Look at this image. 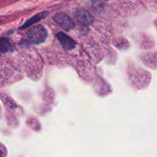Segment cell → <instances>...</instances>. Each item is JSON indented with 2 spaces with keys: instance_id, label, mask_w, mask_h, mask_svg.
Returning a JSON list of instances; mask_svg holds the SVG:
<instances>
[{
  "instance_id": "1",
  "label": "cell",
  "mask_w": 157,
  "mask_h": 157,
  "mask_svg": "<svg viewBox=\"0 0 157 157\" xmlns=\"http://www.w3.org/2000/svg\"><path fill=\"white\" fill-rule=\"evenodd\" d=\"M47 37L46 30L42 25H35L28 32V38L33 44L42 43Z\"/></svg>"
},
{
  "instance_id": "2",
  "label": "cell",
  "mask_w": 157,
  "mask_h": 157,
  "mask_svg": "<svg viewBox=\"0 0 157 157\" xmlns=\"http://www.w3.org/2000/svg\"><path fill=\"white\" fill-rule=\"evenodd\" d=\"M54 19L58 25H59L64 30L69 31L75 26L74 21L64 13H57L54 16Z\"/></svg>"
},
{
  "instance_id": "3",
  "label": "cell",
  "mask_w": 157,
  "mask_h": 157,
  "mask_svg": "<svg viewBox=\"0 0 157 157\" xmlns=\"http://www.w3.org/2000/svg\"><path fill=\"white\" fill-rule=\"evenodd\" d=\"M57 38L59 40L62 46V47L64 48V49H66V50H72V49H73L74 48H75V41H74L70 37L65 35L62 32H58V33L57 34Z\"/></svg>"
},
{
  "instance_id": "4",
  "label": "cell",
  "mask_w": 157,
  "mask_h": 157,
  "mask_svg": "<svg viewBox=\"0 0 157 157\" xmlns=\"http://www.w3.org/2000/svg\"><path fill=\"white\" fill-rule=\"evenodd\" d=\"M12 48V44L9 38H0V54L6 53Z\"/></svg>"
},
{
  "instance_id": "5",
  "label": "cell",
  "mask_w": 157,
  "mask_h": 157,
  "mask_svg": "<svg viewBox=\"0 0 157 157\" xmlns=\"http://www.w3.org/2000/svg\"><path fill=\"white\" fill-rule=\"evenodd\" d=\"M77 15L78 18L81 21L86 24H89L92 21V17L91 15L88 13L85 10H79L77 12Z\"/></svg>"
},
{
  "instance_id": "6",
  "label": "cell",
  "mask_w": 157,
  "mask_h": 157,
  "mask_svg": "<svg viewBox=\"0 0 157 157\" xmlns=\"http://www.w3.org/2000/svg\"><path fill=\"white\" fill-rule=\"evenodd\" d=\"M45 15H46V12H42V13H39V14H38V15H35L33 18H32L30 20H29V21H28L27 22H26V24H25L21 28V29H22V28H26L29 25H32L34 22H35V21H39L41 18H44Z\"/></svg>"
},
{
  "instance_id": "7",
  "label": "cell",
  "mask_w": 157,
  "mask_h": 157,
  "mask_svg": "<svg viewBox=\"0 0 157 157\" xmlns=\"http://www.w3.org/2000/svg\"><path fill=\"white\" fill-rule=\"evenodd\" d=\"M106 1H109V0H106Z\"/></svg>"
}]
</instances>
